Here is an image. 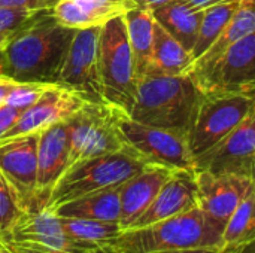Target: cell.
<instances>
[{"label": "cell", "instance_id": "38", "mask_svg": "<svg viewBox=\"0 0 255 253\" xmlns=\"http://www.w3.org/2000/svg\"><path fill=\"white\" fill-rule=\"evenodd\" d=\"M9 251L12 253H45L36 249H28V248H21V246H9Z\"/></svg>", "mask_w": 255, "mask_h": 253}, {"label": "cell", "instance_id": "32", "mask_svg": "<svg viewBox=\"0 0 255 253\" xmlns=\"http://www.w3.org/2000/svg\"><path fill=\"white\" fill-rule=\"evenodd\" d=\"M21 112H22L21 109L9 106L6 103L3 106H0V139L15 125Z\"/></svg>", "mask_w": 255, "mask_h": 253}, {"label": "cell", "instance_id": "9", "mask_svg": "<svg viewBox=\"0 0 255 253\" xmlns=\"http://www.w3.org/2000/svg\"><path fill=\"white\" fill-rule=\"evenodd\" d=\"M100 27L76 30L57 85L76 92L88 103H105L99 61Z\"/></svg>", "mask_w": 255, "mask_h": 253}, {"label": "cell", "instance_id": "26", "mask_svg": "<svg viewBox=\"0 0 255 253\" xmlns=\"http://www.w3.org/2000/svg\"><path fill=\"white\" fill-rule=\"evenodd\" d=\"M255 239V186L241 201L223 233V251L229 252Z\"/></svg>", "mask_w": 255, "mask_h": 253}, {"label": "cell", "instance_id": "40", "mask_svg": "<svg viewBox=\"0 0 255 253\" xmlns=\"http://www.w3.org/2000/svg\"><path fill=\"white\" fill-rule=\"evenodd\" d=\"M0 252H3V253H12L10 251H9V248L3 243V240L0 239Z\"/></svg>", "mask_w": 255, "mask_h": 253}, {"label": "cell", "instance_id": "10", "mask_svg": "<svg viewBox=\"0 0 255 253\" xmlns=\"http://www.w3.org/2000/svg\"><path fill=\"white\" fill-rule=\"evenodd\" d=\"M1 240L7 248L21 246L45 253H93L103 246L69 236L49 209L25 213Z\"/></svg>", "mask_w": 255, "mask_h": 253}, {"label": "cell", "instance_id": "11", "mask_svg": "<svg viewBox=\"0 0 255 253\" xmlns=\"http://www.w3.org/2000/svg\"><path fill=\"white\" fill-rule=\"evenodd\" d=\"M194 76L205 94L255 92V31L235 42L208 70Z\"/></svg>", "mask_w": 255, "mask_h": 253}, {"label": "cell", "instance_id": "35", "mask_svg": "<svg viewBox=\"0 0 255 253\" xmlns=\"http://www.w3.org/2000/svg\"><path fill=\"white\" fill-rule=\"evenodd\" d=\"M187 3H190L193 7H196V9H200V10H205V9H208L209 6H214V4H217V3H223V1H226V0H185Z\"/></svg>", "mask_w": 255, "mask_h": 253}, {"label": "cell", "instance_id": "3", "mask_svg": "<svg viewBox=\"0 0 255 253\" xmlns=\"http://www.w3.org/2000/svg\"><path fill=\"white\" fill-rule=\"evenodd\" d=\"M224 228L199 207L137 228L123 230L106 246L114 253H155L178 249H223Z\"/></svg>", "mask_w": 255, "mask_h": 253}, {"label": "cell", "instance_id": "1", "mask_svg": "<svg viewBox=\"0 0 255 253\" xmlns=\"http://www.w3.org/2000/svg\"><path fill=\"white\" fill-rule=\"evenodd\" d=\"M75 33L61 25L51 9L39 10L10 33L0 73L18 82L55 84Z\"/></svg>", "mask_w": 255, "mask_h": 253}, {"label": "cell", "instance_id": "34", "mask_svg": "<svg viewBox=\"0 0 255 253\" xmlns=\"http://www.w3.org/2000/svg\"><path fill=\"white\" fill-rule=\"evenodd\" d=\"M106 248V246H105ZM112 252V251H111ZM114 253V252H112ZM155 253H226L223 249H211V248H200V249H178V251H164Z\"/></svg>", "mask_w": 255, "mask_h": 253}, {"label": "cell", "instance_id": "24", "mask_svg": "<svg viewBox=\"0 0 255 253\" xmlns=\"http://www.w3.org/2000/svg\"><path fill=\"white\" fill-rule=\"evenodd\" d=\"M126 28L131 52L134 57L137 79L146 75L152 46H154V24L155 19L149 9L134 7L124 13Z\"/></svg>", "mask_w": 255, "mask_h": 253}, {"label": "cell", "instance_id": "21", "mask_svg": "<svg viewBox=\"0 0 255 253\" xmlns=\"http://www.w3.org/2000/svg\"><path fill=\"white\" fill-rule=\"evenodd\" d=\"M60 218L97 219L108 222L120 221V186L85 194L52 209Z\"/></svg>", "mask_w": 255, "mask_h": 253}, {"label": "cell", "instance_id": "42", "mask_svg": "<svg viewBox=\"0 0 255 253\" xmlns=\"http://www.w3.org/2000/svg\"><path fill=\"white\" fill-rule=\"evenodd\" d=\"M1 66H3V49H0V72H1Z\"/></svg>", "mask_w": 255, "mask_h": 253}, {"label": "cell", "instance_id": "16", "mask_svg": "<svg viewBox=\"0 0 255 253\" xmlns=\"http://www.w3.org/2000/svg\"><path fill=\"white\" fill-rule=\"evenodd\" d=\"M69 167V142L64 122L40 131L37 146V188L34 212L48 207L49 197Z\"/></svg>", "mask_w": 255, "mask_h": 253}, {"label": "cell", "instance_id": "33", "mask_svg": "<svg viewBox=\"0 0 255 253\" xmlns=\"http://www.w3.org/2000/svg\"><path fill=\"white\" fill-rule=\"evenodd\" d=\"M15 84V81L3 73H0V106L4 104V100H6V95L9 92V89L12 88V85Z\"/></svg>", "mask_w": 255, "mask_h": 253}, {"label": "cell", "instance_id": "7", "mask_svg": "<svg viewBox=\"0 0 255 253\" xmlns=\"http://www.w3.org/2000/svg\"><path fill=\"white\" fill-rule=\"evenodd\" d=\"M254 110L255 92L205 94L187 133L188 148L194 161L217 146Z\"/></svg>", "mask_w": 255, "mask_h": 253}, {"label": "cell", "instance_id": "27", "mask_svg": "<svg viewBox=\"0 0 255 253\" xmlns=\"http://www.w3.org/2000/svg\"><path fill=\"white\" fill-rule=\"evenodd\" d=\"M60 218V216H58ZM64 231L84 242L105 245L115 239L123 230L118 222L97 221V219H79V218H60Z\"/></svg>", "mask_w": 255, "mask_h": 253}, {"label": "cell", "instance_id": "29", "mask_svg": "<svg viewBox=\"0 0 255 253\" xmlns=\"http://www.w3.org/2000/svg\"><path fill=\"white\" fill-rule=\"evenodd\" d=\"M52 84H43V82H18L12 85L9 89L4 103L9 106H13L16 109L25 110L30 106H33L40 95L51 86Z\"/></svg>", "mask_w": 255, "mask_h": 253}, {"label": "cell", "instance_id": "15", "mask_svg": "<svg viewBox=\"0 0 255 253\" xmlns=\"http://www.w3.org/2000/svg\"><path fill=\"white\" fill-rule=\"evenodd\" d=\"M85 103L87 101L76 92L52 84L33 106L21 112L15 125L0 140L30 133H40L54 124L64 122Z\"/></svg>", "mask_w": 255, "mask_h": 253}, {"label": "cell", "instance_id": "22", "mask_svg": "<svg viewBox=\"0 0 255 253\" xmlns=\"http://www.w3.org/2000/svg\"><path fill=\"white\" fill-rule=\"evenodd\" d=\"M193 67L194 58L191 52L155 21L154 46L146 75H184L193 72Z\"/></svg>", "mask_w": 255, "mask_h": 253}, {"label": "cell", "instance_id": "14", "mask_svg": "<svg viewBox=\"0 0 255 253\" xmlns=\"http://www.w3.org/2000/svg\"><path fill=\"white\" fill-rule=\"evenodd\" d=\"M199 209L215 224L226 228L229 219L251 192L254 183L235 174H212L196 171Z\"/></svg>", "mask_w": 255, "mask_h": 253}, {"label": "cell", "instance_id": "37", "mask_svg": "<svg viewBox=\"0 0 255 253\" xmlns=\"http://www.w3.org/2000/svg\"><path fill=\"white\" fill-rule=\"evenodd\" d=\"M226 253H255V239L254 240H251V242H248V243H244V245H241V246H238V248H235V249H232V251H229V252Z\"/></svg>", "mask_w": 255, "mask_h": 253}, {"label": "cell", "instance_id": "19", "mask_svg": "<svg viewBox=\"0 0 255 253\" xmlns=\"http://www.w3.org/2000/svg\"><path fill=\"white\" fill-rule=\"evenodd\" d=\"M137 7L134 0H55L51 13L64 27H102L114 16Z\"/></svg>", "mask_w": 255, "mask_h": 253}, {"label": "cell", "instance_id": "23", "mask_svg": "<svg viewBox=\"0 0 255 253\" xmlns=\"http://www.w3.org/2000/svg\"><path fill=\"white\" fill-rule=\"evenodd\" d=\"M255 31V0H241L235 15L230 18L215 43L194 61L193 73L199 75L208 70L235 42Z\"/></svg>", "mask_w": 255, "mask_h": 253}, {"label": "cell", "instance_id": "2", "mask_svg": "<svg viewBox=\"0 0 255 253\" xmlns=\"http://www.w3.org/2000/svg\"><path fill=\"white\" fill-rule=\"evenodd\" d=\"M205 97L193 72L145 75L139 79L130 118L152 127L188 133Z\"/></svg>", "mask_w": 255, "mask_h": 253}, {"label": "cell", "instance_id": "12", "mask_svg": "<svg viewBox=\"0 0 255 253\" xmlns=\"http://www.w3.org/2000/svg\"><path fill=\"white\" fill-rule=\"evenodd\" d=\"M194 163L196 171L235 174L255 183V110L227 137Z\"/></svg>", "mask_w": 255, "mask_h": 253}, {"label": "cell", "instance_id": "36", "mask_svg": "<svg viewBox=\"0 0 255 253\" xmlns=\"http://www.w3.org/2000/svg\"><path fill=\"white\" fill-rule=\"evenodd\" d=\"M136 1V4H137V7H143V9H154V7H157V6H160V4H163V3H167V1H170V0H134Z\"/></svg>", "mask_w": 255, "mask_h": 253}, {"label": "cell", "instance_id": "39", "mask_svg": "<svg viewBox=\"0 0 255 253\" xmlns=\"http://www.w3.org/2000/svg\"><path fill=\"white\" fill-rule=\"evenodd\" d=\"M10 37V33H0V49H3Z\"/></svg>", "mask_w": 255, "mask_h": 253}, {"label": "cell", "instance_id": "43", "mask_svg": "<svg viewBox=\"0 0 255 253\" xmlns=\"http://www.w3.org/2000/svg\"><path fill=\"white\" fill-rule=\"evenodd\" d=\"M254 186H255V183H254Z\"/></svg>", "mask_w": 255, "mask_h": 253}, {"label": "cell", "instance_id": "13", "mask_svg": "<svg viewBox=\"0 0 255 253\" xmlns=\"http://www.w3.org/2000/svg\"><path fill=\"white\" fill-rule=\"evenodd\" d=\"M40 133L0 140V171L18 192L27 213L34 212Z\"/></svg>", "mask_w": 255, "mask_h": 253}, {"label": "cell", "instance_id": "28", "mask_svg": "<svg viewBox=\"0 0 255 253\" xmlns=\"http://www.w3.org/2000/svg\"><path fill=\"white\" fill-rule=\"evenodd\" d=\"M25 213L27 210L18 192L0 171V239L4 237Z\"/></svg>", "mask_w": 255, "mask_h": 253}, {"label": "cell", "instance_id": "20", "mask_svg": "<svg viewBox=\"0 0 255 253\" xmlns=\"http://www.w3.org/2000/svg\"><path fill=\"white\" fill-rule=\"evenodd\" d=\"M151 13L154 19L187 51H193L203 18V10L193 7L185 0H170L151 9Z\"/></svg>", "mask_w": 255, "mask_h": 253}, {"label": "cell", "instance_id": "17", "mask_svg": "<svg viewBox=\"0 0 255 253\" xmlns=\"http://www.w3.org/2000/svg\"><path fill=\"white\" fill-rule=\"evenodd\" d=\"M199 207L196 170H175L131 228L145 227Z\"/></svg>", "mask_w": 255, "mask_h": 253}, {"label": "cell", "instance_id": "31", "mask_svg": "<svg viewBox=\"0 0 255 253\" xmlns=\"http://www.w3.org/2000/svg\"><path fill=\"white\" fill-rule=\"evenodd\" d=\"M55 0H0V7L24 9V10H45L52 9Z\"/></svg>", "mask_w": 255, "mask_h": 253}, {"label": "cell", "instance_id": "41", "mask_svg": "<svg viewBox=\"0 0 255 253\" xmlns=\"http://www.w3.org/2000/svg\"><path fill=\"white\" fill-rule=\"evenodd\" d=\"M93 253H112L108 248H105V246H102V248H99L97 251H94Z\"/></svg>", "mask_w": 255, "mask_h": 253}, {"label": "cell", "instance_id": "30", "mask_svg": "<svg viewBox=\"0 0 255 253\" xmlns=\"http://www.w3.org/2000/svg\"><path fill=\"white\" fill-rule=\"evenodd\" d=\"M37 12L39 10L0 7V33H13L30 18H33Z\"/></svg>", "mask_w": 255, "mask_h": 253}, {"label": "cell", "instance_id": "18", "mask_svg": "<svg viewBox=\"0 0 255 253\" xmlns=\"http://www.w3.org/2000/svg\"><path fill=\"white\" fill-rule=\"evenodd\" d=\"M175 170L149 164L139 174L120 185V227L128 230L145 213Z\"/></svg>", "mask_w": 255, "mask_h": 253}, {"label": "cell", "instance_id": "4", "mask_svg": "<svg viewBox=\"0 0 255 253\" xmlns=\"http://www.w3.org/2000/svg\"><path fill=\"white\" fill-rule=\"evenodd\" d=\"M148 166L149 163L130 146L112 154L78 161L69 166L57 182L46 209H52L90 192L120 186Z\"/></svg>", "mask_w": 255, "mask_h": 253}, {"label": "cell", "instance_id": "6", "mask_svg": "<svg viewBox=\"0 0 255 253\" xmlns=\"http://www.w3.org/2000/svg\"><path fill=\"white\" fill-rule=\"evenodd\" d=\"M126 113L109 103H85L64 121L69 142V166L124 149L120 118Z\"/></svg>", "mask_w": 255, "mask_h": 253}, {"label": "cell", "instance_id": "25", "mask_svg": "<svg viewBox=\"0 0 255 253\" xmlns=\"http://www.w3.org/2000/svg\"><path fill=\"white\" fill-rule=\"evenodd\" d=\"M241 0H226L223 3H217L214 6H209L203 10V18L200 22L199 34L196 45L191 51V55L196 60H199L220 37L224 27L230 21V18L235 15Z\"/></svg>", "mask_w": 255, "mask_h": 253}, {"label": "cell", "instance_id": "8", "mask_svg": "<svg viewBox=\"0 0 255 253\" xmlns=\"http://www.w3.org/2000/svg\"><path fill=\"white\" fill-rule=\"evenodd\" d=\"M120 128L126 145L146 163L172 170H196L185 133L146 125L131 119L127 113L121 115Z\"/></svg>", "mask_w": 255, "mask_h": 253}, {"label": "cell", "instance_id": "5", "mask_svg": "<svg viewBox=\"0 0 255 253\" xmlns=\"http://www.w3.org/2000/svg\"><path fill=\"white\" fill-rule=\"evenodd\" d=\"M99 61L105 101L130 116L139 79L124 15L114 16L100 27Z\"/></svg>", "mask_w": 255, "mask_h": 253}]
</instances>
